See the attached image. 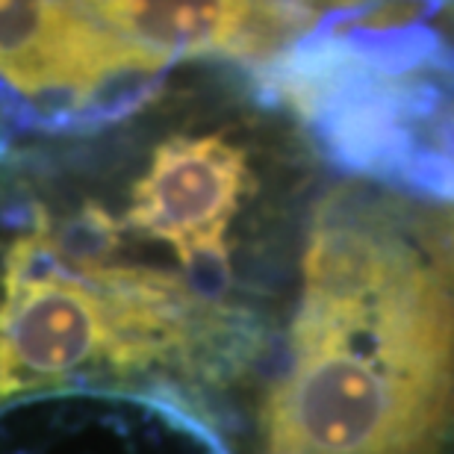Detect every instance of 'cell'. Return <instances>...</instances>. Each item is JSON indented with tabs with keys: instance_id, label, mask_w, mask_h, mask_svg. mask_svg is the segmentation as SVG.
Here are the masks:
<instances>
[{
	"instance_id": "1",
	"label": "cell",
	"mask_w": 454,
	"mask_h": 454,
	"mask_svg": "<svg viewBox=\"0 0 454 454\" xmlns=\"http://www.w3.org/2000/svg\"><path fill=\"white\" fill-rule=\"evenodd\" d=\"M175 68L121 110L0 151V233L289 319L316 148L254 71Z\"/></svg>"
},
{
	"instance_id": "2",
	"label": "cell",
	"mask_w": 454,
	"mask_h": 454,
	"mask_svg": "<svg viewBox=\"0 0 454 454\" xmlns=\"http://www.w3.org/2000/svg\"><path fill=\"white\" fill-rule=\"evenodd\" d=\"M454 295L413 204L345 180L310 213L254 454H451Z\"/></svg>"
},
{
	"instance_id": "3",
	"label": "cell",
	"mask_w": 454,
	"mask_h": 454,
	"mask_svg": "<svg viewBox=\"0 0 454 454\" xmlns=\"http://www.w3.org/2000/svg\"><path fill=\"white\" fill-rule=\"evenodd\" d=\"M413 9L328 6L254 77L342 175L454 207V6Z\"/></svg>"
},
{
	"instance_id": "4",
	"label": "cell",
	"mask_w": 454,
	"mask_h": 454,
	"mask_svg": "<svg viewBox=\"0 0 454 454\" xmlns=\"http://www.w3.org/2000/svg\"><path fill=\"white\" fill-rule=\"evenodd\" d=\"M175 62L133 42L98 4L0 0V86L59 124L121 110L157 86Z\"/></svg>"
},
{
	"instance_id": "5",
	"label": "cell",
	"mask_w": 454,
	"mask_h": 454,
	"mask_svg": "<svg viewBox=\"0 0 454 454\" xmlns=\"http://www.w3.org/2000/svg\"><path fill=\"white\" fill-rule=\"evenodd\" d=\"M113 27L175 66L219 62L260 71L304 39L328 6L316 4H98Z\"/></svg>"
},
{
	"instance_id": "6",
	"label": "cell",
	"mask_w": 454,
	"mask_h": 454,
	"mask_svg": "<svg viewBox=\"0 0 454 454\" xmlns=\"http://www.w3.org/2000/svg\"><path fill=\"white\" fill-rule=\"evenodd\" d=\"M413 227L425 254L454 295V207H416Z\"/></svg>"
}]
</instances>
